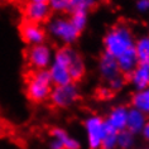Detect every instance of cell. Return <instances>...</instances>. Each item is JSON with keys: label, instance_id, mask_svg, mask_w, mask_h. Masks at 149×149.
Instances as JSON below:
<instances>
[{"label": "cell", "instance_id": "6da1fadb", "mask_svg": "<svg viewBox=\"0 0 149 149\" xmlns=\"http://www.w3.org/2000/svg\"><path fill=\"white\" fill-rule=\"evenodd\" d=\"M105 53L113 56L116 59L120 56L133 51L135 47V37L129 25L118 23L111 27L102 39Z\"/></svg>", "mask_w": 149, "mask_h": 149}, {"label": "cell", "instance_id": "7a4b0ae2", "mask_svg": "<svg viewBox=\"0 0 149 149\" xmlns=\"http://www.w3.org/2000/svg\"><path fill=\"white\" fill-rule=\"evenodd\" d=\"M53 87L48 70L32 71L25 80V95L29 101L40 104L48 100Z\"/></svg>", "mask_w": 149, "mask_h": 149}, {"label": "cell", "instance_id": "3957f363", "mask_svg": "<svg viewBox=\"0 0 149 149\" xmlns=\"http://www.w3.org/2000/svg\"><path fill=\"white\" fill-rule=\"evenodd\" d=\"M46 32L54 40L65 46H72L73 43H76L81 34L66 17L49 18L46 25Z\"/></svg>", "mask_w": 149, "mask_h": 149}, {"label": "cell", "instance_id": "277c9868", "mask_svg": "<svg viewBox=\"0 0 149 149\" xmlns=\"http://www.w3.org/2000/svg\"><path fill=\"white\" fill-rule=\"evenodd\" d=\"M53 86H62L73 82L68 71V46H65L54 52L51 66L48 67Z\"/></svg>", "mask_w": 149, "mask_h": 149}, {"label": "cell", "instance_id": "5b68a950", "mask_svg": "<svg viewBox=\"0 0 149 149\" xmlns=\"http://www.w3.org/2000/svg\"><path fill=\"white\" fill-rule=\"evenodd\" d=\"M88 149H101V141L109 130L105 119L100 115H90L84 123Z\"/></svg>", "mask_w": 149, "mask_h": 149}, {"label": "cell", "instance_id": "8992f818", "mask_svg": "<svg viewBox=\"0 0 149 149\" xmlns=\"http://www.w3.org/2000/svg\"><path fill=\"white\" fill-rule=\"evenodd\" d=\"M80 96L81 92L79 86L74 82H71L67 85H62V86H53L48 100L52 105L58 109H66L79 101Z\"/></svg>", "mask_w": 149, "mask_h": 149}, {"label": "cell", "instance_id": "52a82bcc", "mask_svg": "<svg viewBox=\"0 0 149 149\" xmlns=\"http://www.w3.org/2000/svg\"><path fill=\"white\" fill-rule=\"evenodd\" d=\"M53 54L54 52L47 43L37 44L28 47V49L25 51V61L32 71L48 70L53 59Z\"/></svg>", "mask_w": 149, "mask_h": 149}, {"label": "cell", "instance_id": "ba28073f", "mask_svg": "<svg viewBox=\"0 0 149 149\" xmlns=\"http://www.w3.org/2000/svg\"><path fill=\"white\" fill-rule=\"evenodd\" d=\"M19 34L22 40L28 47L46 43V39H47L46 28L42 24L31 23V22H27V20H24L19 25Z\"/></svg>", "mask_w": 149, "mask_h": 149}, {"label": "cell", "instance_id": "9c48e42d", "mask_svg": "<svg viewBox=\"0 0 149 149\" xmlns=\"http://www.w3.org/2000/svg\"><path fill=\"white\" fill-rule=\"evenodd\" d=\"M23 14L24 19L27 22L36 24H43L49 20L52 15V10L47 3L27 1V4L23 8Z\"/></svg>", "mask_w": 149, "mask_h": 149}, {"label": "cell", "instance_id": "30bf717a", "mask_svg": "<svg viewBox=\"0 0 149 149\" xmlns=\"http://www.w3.org/2000/svg\"><path fill=\"white\" fill-rule=\"evenodd\" d=\"M128 107L124 105H116L109 111L105 119L107 126L114 132H121L126 129V119H128Z\"/></svg>", "mask_w": 149, "mask_h": 149}, {"label": "cell", "instance_id": "8fae6325", "mask_svg": "<svg viewBox=\"0 0 149 149\" xmlns=\"http://www.w3.org/2000/svg\"><path fill=\"white\" fill-rule=\"evenodd\" d=\"M68 71L73 82L84 79L86 73V65L82 56L71 46H68Z\"/></svg>", "mask_w": 149, "mask_h": 149}, {"label": "cell", "instance_id": "7c38bea8", "mask_svg": "<svg viewBox=\"0 0 149 149\" xmlns=\"http://www.w3.org/2000/svg\"><path fill=\"white\" fill-rule=\"evenodd\" d=\"M128 81L135 91H140L149 87V65L139 63L128 74Z\"/></svg>", "mask_w": 149, "mask_h": 149}, {"label": "cell", "instance_id": "4fadbf2b", "mask_svg": "<svg viewBox=\"0 0 149 149\" xmlns=\"http://www.w3.org/2000/svg\"><path fill=\"white\" fill-rule=\"evenodd\" d=\"M97 68H99L100 76H101L105 81H109L111 79H114L115 76H118V74L121 73L120 70H119L116 59H115L113 56L105 53V52L101 54V57L99 59Z\"/></svg>", "mask_w": 149, "mask_h": 149}, {"label": "cell", "instance_id": "5bb4252c", "mask_svg": "<svg viewBox=\"0 0 149 149\" xmlns=\"http://www.w3.org/2000/svg\"><path fill=\"white\" fill-rule=\"evenodd\" d=\"M148 118L144 113H141L140 110L132 107L128 110V119H126V130H129L130 133L135 134H140L143 126L145 125Z\"/></svg>", "mask_w": 149, "mask_h": 149}, {"label": "cell", "instance_id": "9a60e30c", "mask_svg": "<svg viewBox=\"0 0 149 149\" xmlns=\"http://www.w3.org/2000/svg\"><path fill=\"white\" fill-rule=\"evenodd\" d=\"M51 138L57 139L62 144L63 149H80L81 143L74 136L70 135L65 129L62 128H53L51 130Z\"/></svg>", "mask_w": 149, "mask_h": 149}, {"label": "cell", "instance_id": "2e32d148", "mask_svg": "<svg viewBox=\"0 0 149 149\" xmlns=\"http://www.w3.org/2000/svg\"><path fill=\"white\" fill-rule=\"evenodd\" d=\"M132 105L145 115L149 114V87L134 92L132 96Z\"/></svg>", "mask_w": 149, "mask_h": 149}, {"label": "cell", "instance_id": "e0dca14e", "mask_svg": "<svg viewBox=\"0 0 149 149\" xmlns=\"http://www.w3.org/2000/svg\"><path fill=\"white\" fill-rule=\"evenodd\" d=\"M135 53L139 63L149 62V36H143L135 40Z\"/></svg>", "mask_w": 149, "mask_h": 149}, {"label": "cell", "instance_id": "ac0fdd59", "mask_svg": "<svg viewBox=\"0 0 149 149\" xmlns=\"http://www.w3.org/2000/svg\"><path fill=\"white\" fill-rule=\"evenodd\" d=\"M135 145V135L129 130H121L118 133V148L119 149H133Z\"/></svg>", "mask_w": 149, "mask_h": 149}, {"label": "cell", "instance_id": "d6986e66", "mask_svg": "<svg viewBox=\"0 0 149 149\" xmlns=\"http://www.w3.org/2000/svg\"><path fill=\"white\" fill-rule=\"evenodd\" d=\"M68 19H70L71 23H72L73 27L80 33L86 29L87 23H88V17H87L86 12H72Z\"/></svg>", "mask_w": 149, "mask_h": 149}, {"label": "cell", "instance_id": "ffe728a7", "mask_svg": "<svg viewBox=\"0 0 149 149\" xmlns=\"http://www.w3.org/2000/svg\"><path fill=\"white\" fill-rule=\"evenodd\" d=\"M97 0H70V12H86L95 8Z\"/></svg>", "mask_w": 149, "mask_h": 149}, {"label": "cell", "instance_id": "44dd1931", "mask_svg": "<svg viewBox=\"0 0 149 149\" xmlns=\"http://www.w3.org/2000/svg\"><path fill=\"white\" fill-rule=\"evenodd\" d=\"M116 148H118V133L109 128L101 141V149H116Z\"/></svg>", "mask_w": 149, "mask_h": 149}, {"label": "cell", "instance_id": "7402d4cb", "mask_svg": "<svg viewBox=\"0 0 149 149\" xmlns=\"http://www.w3.org/2000/svg\"><path fill=\"white\" fill-rule=\"evenodd\" d=\"M48 6L54 13H70V0H48Z\"/></svg>", "mask_w": 149, "mask_h": 149}, {"label": "cell", "instance_id": "603a6c76", "mask_svg": "<svg viewBox=\"0 0 149 149\" xmlns=\"http://www.w3.org/2000/svg\"><path fill=\"white\" fill-rule=\"evenodd\" d=\"M124 86H125V77L123 76V73L118 74V76H115L114 79L107 81V87H109L113 92H118V91L123 90Z\"/></svg>", "mask_w": 149, "mask_h": 149}, {"label": "cell", "instance_id": "cb8c5ba5", "mask_svg": "<svg viewBox=\"0 0 149 149\" xmlns=\"http://www.w3.org/2000/svg\"><path fill=\"white\" fill-rule=\"evenodd\" d=\"M114 92L110 90L107 86H102V87H100L99 90H97V96L101 100H109L111 96H113Z\"/></svg>", "mask_w": 149, "mask_h": 149}, {"label": "cell", "instance_id": "d4e9b609", "mask_svg": "<svg viewBox=\"0 0 149 149\" xmlns=\"http://www.w3.org/2000/svg\"><path fill=\"white\" fill-rule=\"evenodd\" d=\"M135 8L139 13H149V0H136Z\"/></svg>", "mask_w": 149, "mask_h": 149}, {"label": "cell", "instance_id": "484cf974", "mask_svg": "<svg viewBox=\"0 0 149 149\" xmlns=\"http://www.w3.org/2000/svg\"><path fill=\"white\" fill-rule=\"evenodd\" d=\"M140 134H141V136L144 138V140L149 141V119L147 120V123H145V125L143 126V129H141Z\"/></svg>", "mask_w": 149, "mask_h": 149}, {"label": "cell", "instance_id": "4316f807", "mask_svg": "<svg viewBox=\"0 0 149 149\" xmlns=\"http://www.w3.org/2000/svg\"><path fill=\"white\" fill-rule=\"evenodd\" d=\"M48 147H49V149H63L62 144L59 143L57 139H53V138H51L49 143H48Z\"/></svg>", "mask_w": 149, "mask_h": 149}, {"label": "cell", "instance_id": "83f0119b", "mask_svg": "<svg viewBox=\"0 0 149 149\" xmlns=\"http://www.w3.org/2000/svg\"><path fill=\"white\" fill-rule=\"evenodd\" d=\"M28 1H34V3H47V4H48V0H28Z\"/></svg>", "mask_w": 149, "mask_h": 149}, {"label": "cell", "instance_id": "f1b7e54d", "mask_svg": "<svg viewBox=\"0 0 149 149\" xmlns=\"http://www.w3.org/2000/svg\"><path fill=\"white\" fill-rule=\"evenodd\" d=\"M143 149H149V148H143Z\"/></svg>", "mask_w": 149, "mask_h": 149}]
</instances>
